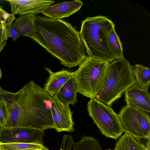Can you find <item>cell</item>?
<instances>
[{
	"label": "cell",
	"mask_w": 150,
	"mask_h": 150,
	"mask_svg": "<svg viewBox=\"0 0 150 150\" xmlns=\"http://www.w3.org/2000/svg\"><path fill=\"white\" fill-rule=\"evenodd\" d=\"M31 39L43 47L62 65L71 68L79 66L86 56L79 32L60 19L36 15Z\"/></svg>",
	"instance_id": "1"
},
{
	"label": "cell",
	"mask_w": 150,
	"mask_h": 150,
	"mask_svg": "<svg viewBox=\"0 0 150 150\" xmlns=\"http://www.w3.org/2000/svg\"><path fill=\"white\" fill-rule=\"evenodd\" d=\"M52 104V96L34 81H30L15 93L6 127L54 129Z\"/></svg>",
	"instance_id": "2"
},
{
	"label": "cell",
	"mask_w": 150,
	"mask_h": 150,
	"mask_svg": "<svg viewBox=\"0 0 150 150\" xmlns=\"http://www.w3.org/2000/svg\"><path fill=\"white\" fill-rule=\"evenodd\" d=\"M113 22L107 17H88L81 22L79 31L87 56L102 59L109 63L116 59L109 41Z\"/></svg>",
	"instance_id": "3"
},
{
	"label": "cell",
	"mask_w": 150,
	"mask_h": 150,
	"mask_svg": "<svg viewBox=\"0 0 150 150\" xmlns=\"http://www.w3.org/2000/svg\"><path fill=\"white\" fill-rule=\"evenodd\" d=\"M135 82L132 65L128 60L125 57L116 59L109 64L105 83L95 98L111 106Z\"/></svg>",
	"instance_id": "4"
},
{
	"label": "cell",
	"mask_w": 150,
	"mask_h": 150,
	"mask_svg": "<svg viewBox=\"0 0 150 150\" xmlns=\"http://www.w3.org/2000/svg\"><path fill=\"white\" fill-rule=\"evenodd\" d=\"M109 64L105 60L87 56L74 71L78 92L91 99L95 98L105 83Z\"/></svg>",
	"instance_id": "5"
},
{
	"label": "cell",
	"mask_w": 150,
	"mask_h": 150,
	"mask_svg": "<svg viewBox=\"0 0 150 150\" xmlns=\"http://www.w3.org/2000/svg\"><path fill=\"white\" fill-rule=\"evenodd\" d=\"M89 115L101 133L115 140L124 132L118 116L112 109L95 98L91 99L87 105Z\"/></svg>",
	"instance_id": "6"
},
{
	"label": "cell",
	"mask_w": 150,
	"mask_h": 150,
	"mask_svg": "<svg viewBox=\"0 0 150 150\" xmlns=\"http://www.w3.org/2000/svg\"><path fill=\"white\" fill-rule=\"evenodd\" d=\"M118 115L124 132L140 141L150 140L149 113L127 105Z\"/></svg>",
	"instance_id": "7"
},
{
	"label": "cell",
	"mask_w": 150,
	"mask_h": 150,
	"mask_svg": "<svg viewBox=\"0 0 150 150\" xmlns=\"http://www.w3.org/2000/svg\"><path fill=\"white\" fill-rule=\"evenodd\" d=\"M44 130L30 127H6L0 129V143L43 144Z\"/></svg>",
	"instance_id": "8"
},
{
	"label": "cell",
	"mask_w": 150,
	"mask_h": 150,
	"mask_svg": "<svg viewBox=\"0 0 150 150\" xmlns=\"http://www.w3.org/2000/svg\"><path fill=\"white\" fill-rule=\"evenodd\" d=\"M52 97L51 110L54 129L59 132H74V124L72 118L73 112L71 111L69 105L61 103L56 96Z\"/></svg>",
	"instance_id": "9"
},
{
	"label": "cell",
	"mask_w": 150,
	"mask_h": 150,
	"mask_svg": "<svg viewBox=\"0 0 150 150\" xmlns=\"http://www.w3.org/2000/svg\"><path fill=\"white\" fill-rule=\"evenodd\" d=\"M36 14L31 13L21 15L13 23L10 29L9 38L16 41L21 36L30 38L35 32V20Z\"/></svg>",
	"instance_id": "10"
},
{
	"label": "cell",
	"mask_w": 150,
	"mask_h": 150,
	"mask_svg": "<svg viewBox=\"0 0 150 150\" xmlns=\"http://www.w3.org/2000/svg\"><path fill=\"white\" fill-rule=\"evenodd\" d=\"M11 6V13L22 15L31 13H42L54 1L45 0H6Z\"/></svg>",
	"instance_id": "11"
},
{
	"label": "cell",
	"mask_w": 150,
	"mask_h": 150,
	"mask_svg": "<svg viewBox=\"0 0 150 150\" xmlns=\"http://www.w3.org/2000/svg\"><path fill=\"white\" fill-rule=\"evenodd\" d=\"M124 93L125 100L127 105L150 113V96L148 90L134 84Z\"/></svg>",
	"instance_id": "12"
},
{
	"label": "cell",
	"mask_w": 150,
	"mask_h": 150,
	"mask_svg": "<svg viewBox=\"0 0 150 150\" xmlns=\"http://www.w3.org/2000/svg\"><path fill=\"white\" fill-rule=\"evenodd\" d=\"M83 5L82 1L79 0L64 2L49 6L42 13L51 19L61 20L78 11Z\"/></svg>",
	"instance_id": "13"
},
{
	"label": "cell",
	"mask_w": 150,
	"mask_h": 150,
	"mask_svg": "<svg viewBox=\"0 0 150 150\" xmlns=\"http://www.w3.org/2000/svg\"><path fill=\"white\" fill-rule=\"evenodd\" d=\"M45 69L49 74L44 85V89L51 96H55L58 92L71 78L74 77V72L67 69H63L56 72H53L49 68Z\"/></svg>",
	"instance_id": "14"
},
{
	"label": "cell",
	"mask_w": 150,
	"mask_h": 150,
	"mask_svg": "<svg viewBox=\"0 0 150 150\" xmlns=\"http://www.w3.org/2000/svg\"><path fill=\"white\" fill-rule=\"evenodd\" d=\"M77 86L73 77L65 83L55 96L63 104L74 106L77 103Z\"/></svg>",
	"instance_id": "15"
},
{
	"label": "cell",
	"mask_w": 150,
	"mask_h": 150,
	"mask_svg": "<svg viewBox=\"0 0 150 150\" xmlns=\"http://www.w3.org/2000/svg\"><path fill=\"white\" fill-rule=\"evenodd\" d=\"M132 75L134 84L141 88L148 90L150 84L149 68L139 64L132 65Z\"/></svg>",
	"instance_id": "16"
},
{
	"label": "cell",
	"mask_w": 150,
	"mask_h": 150,
	"mask_svg": "<svg viewBox=\"0 0 150 150\" xmlns=\"http://www.w3.org/2000/svg\"><path fill=\"white\" fill-rule=\"evenodd\" d=\"M113 150H146L145 144L125 132L119 138Z\"/></svg>",
	"instance_id": "17"
},
{
	"label": "cell",
	"mask_w": 150,
	"mask_h": 150,
	"mask_svg": "<svg viewBox=\"0 0 150 150\" xmlns=\"http://www.w3.org/2000/svg\"><path fill=\"white\" fill-rule=\"evenodd\" d=\"M72 147L73 150H103L96 139L85 135L78 142L74 143Z\"/></svg>",
	"instance_id": "18"
},
{
	"label": "cell",
	"mask_w": 150,
	"mask_h": 150,
	"mask_svg": "<svg viewBox=\"0 0 150 150\" xmlns=\"http://www.w3.org/2000/svg\"><path fill=\"white\" fill-rule=\"evenodd\" d=\"M109 40L116 59L124 58L122 44L117 34L115 28L111 31Z\"/></svg>",
	"instance_id": "19"
},
{
	"label": "cell",
	"mask_w": 150,
	"mask_h": 150,
	"mask_svg": "<svg viewBox=\"0 0 150 150\" xmlns=\"http://www.w3.org/2000/svg\"><path fill=\"white\" fill-rule=\"evenodd\" d=\"M45 146L43 144L25 143H0V150H26L40 149Z\"/></svg>",
	"instance_id": "20"
},
{
	"label": "cell",
	"mask_w": 150,
	"mask_h": 150,
	"mask_svg": "<svg viewBox=\"0 0 150 150\" xmlns=\"http://www.w3.org/2000/svg\"><path fill=\"white\" fill-rule=\"evenodd\" d=\"M10 112L5 101L0 98V129L6 127Z\"/></svg>",
	"instance_id": "21"
},
{
	"label": "cell",
	"mask_w": 150,
	"mask_h": 150,
	"mask_svg": "<svg viewBox=\"0 0 150 150\" xmlns=\"http://www.w3.org/2000/svg\"><path fill=\"white\" fill-rule=\"evenodd\" d=\"M15 97V93L10 92L4 89H0V98L6 103L9 112L12 108Z\"/></svg>",
	"instance_id": "22"
},
{
	"label": "cell",
	"mask_w": 150,
	"mask_h": 150,
	"mask_svg": "<svg viewBox=\"0 0 150 150\" xmlns=\"http://www.w3.org/2000/svg\"><path fill=\"white\" fill-rule=\"evenodd\" d=\"M10 28L8 27L0 28V53L6 45Z\"/></svg>",
	"instance_id": "23"
},
{
	"label": "cell",
	"mask_w": 150,
	"mask_h": 150,
	"mask_svg": "<svg viewBox=\"0 0 150 150\" xmlns=\"http://www.w3.org/2000/svg\"><path fill=\"white\" fill-rule=\"evenodd\" d=\"M12 14L9 13L4 11L0 6V21H5L9 18Z\"/></svg>",
	"instance_id": "24"
},
{
	"label": "cell",
	"mask_w": 150,
	"mask_h": 150,
	"mask_svg": "<svg viewBox=\"0 0 150 150\" xmlns=\"http://www.w3.org/2000/svg\"><path fill=\"white\" fill-rule=\"evenodd\" d=\"M38 150H49L48 148L46 147L45 146L43 147L42 149H39Z\"/></svg>",
	"instance_id": "25"
},
{
	"label": "cell",
	"mask_w": 150,
	"mask_h": 150,
	"mask_svg": "<svg viewBox=\"0 0 150 150\" xmlns=\"http://www.w3.org/2000/svg\"><path fill=\"white\" fill-rule=\"evenodd\" d=\"M2 77V72L1 69V68H0V80L1 79ZM1 88L0 86V89H1Z\"/></svg>",
	"instance_id": "26"
},
{
	"label": "cell",
	"mask_w": 150,
	"mask_h": 150,
	"mask_svg": "<svg viewBox=\"0 0 150 150\" xmlns=\"http://www.w3.org/2000/svg\"><path fill=\"white\" fill-rule=\"evenodd\" d=\"M39 149H27L26 150H38Z\"/></svg>",
	"instance_id": "27"
},
{
	"label": "cell",
	"mask_w": 150,
	"mask_h": 150,
	"mask_svg": "<svg viewBox=\"0 0 150 150\" xmlns=\"http://www.w3.org/2000/svg\"><path fill=\"white\" fill-rule=\"evenodd\" d=\"M106 150H113L110 149H106Z\"/></svg>",
	"instance_id": "28"
},
{
	"label": "cell",
	"mask_w": 150,
	"mask_h": 150,
	"mask_svg": "<svg viewBox=\"0 0 150 150\" xmlns=\"http://www.w3.org/2000/svg\"></svg>",
	"instance_id": "29"
},
{
	"label": "cell",
	"mask_w": 150,
	"mask_h": 150,
	"mask_svg": "<svg viewBox=\"0 0 150 150\" xmlns=\"http://www.w3.org/2000/svg\"></svg>",
	"instance_id": "30"
}]
</instances>
